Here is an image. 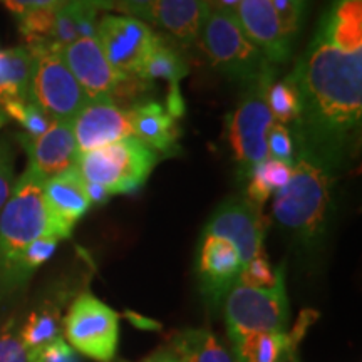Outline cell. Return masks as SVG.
<instances>
[{"mask_svg": "<svg viewBox=\"0 0 362 362\" xmlns=\"http://www.w3.org/2000/svg\"><path fill=\"white\" fill-rule=\"evenodd\" d=\"M291 76L302 104L293 148L341 170L361 138L362 52H344L315 35Z\"/></svg>", "mask_w": 362, "mask_h": 362, "instance_id": "obj_1", "label": "cell"}, {"mask_svg": "<svg viewBox=\"0 0 362 362\" xmlns=\"http://www.w3.org/2000/svg\"><path fill=\"white\" fill-rule=\"evenodd\" d=\"M336 168L305 151H296L292 176L275 193L272 216L275 225L297 243L314 250L322 242L334 214Z\"/></svg>", "mask_w": 362, "mask_h": 362, "instance_id": "obj_2", "label": "cell"}, {"mask_svg": "<svg viewBox=\"0 0 362 362\" xmlns=\"http://www.w3.org/2000/svg\"><path fill=\"white\" fill-rule=\"evenodd\" d=\"M59 235L44 198V180L27 168L0 215V280L13 287L17 262L34 240Z\"/></svg>", "mask_w": 362, "mask_h": 362, "instance_id": "obj_3", "label": "cell"}, {"mask_svg": "<svg viewBox=\"0 0 362 362\" xmlns=\"http://www.w3.org/2000/svg\"><path fill=\"white\" fill-rule=\"evenodd\" d=\"M158 163V155L134 136L81 153L76 168L88 183L99 185L111 194L139 192Z\"/></svg>", "mask_w": 362, "mask_h": 362, "instance_id": "obj_4", "label": "cell"}, {"mask_svg": "<svg viewBox=\"0 0 362 362\" xmlns=\"http://www.w3.org/2000/svg\"><path fill=\"white\" fill-rule=\"evenodd\" d=\"M200 42L211 66L242 84H252L272 67L240 27L232 12L211 8Z\"/></svg>", "mask_w": 362, "mask_h": 362, "instance_id": "obj_5", "label": "cell"}, {"mask_svg": "<svg viewBox=\"0 0 362 362\" xmlns=\"http://www.w3.org/2000/svg\"><path fill=\"white\" fill-rule=\"evenodd\" d=\"M274 67H270L259 79L247 86L238 106L226 116V136L240 168L238 173L243 178H247L253 166L269 158L267 133L274 119L267 103V90L274 83Z\"/></svg>", "mask_w": 362, "mask_h": 362, "instance_id": "obj_6", "label": "cell"}, {"mask_svg": "<svg viewBox=\"0 0 362 362\" xmlns=\"http://www.w3.org/2000/svg\"><path fill=\"white\" fill-rule=\"evenodd\" d=\"M223 315L230 342L250 334H282L288 325V300L284 277L270 288L235 284L223 298Z\"/></svg>", "mask_w": 362, "mask_h": 362, "instance_id": "obj_7", "label": "cell"}, {"mask_svg": "<svg viewBox=\"0 0 362 362\" xmlns=\"http://www.w3.org/2000/svg\"><path fill=\"white\" fill-rule=\"evenodd\" d=\"M34 54L29 98L52 121H72L88 104L61 52L47 47H29Z\"/></svg>", "mask_w": 362, "mask_h": 362, "instance_id": "obj_8", "label": "cell"}, {"mask_svg": "<svg viewBox=\"0 0 362 362\" xmlns=\"http://www.w3.org/2000/svg\"><path fill=\"white\" fill-rule=\"evenodd\" d=\"M67 341L81 354L98 362H111L117 347V314L90 293L74 300L64 319Z\"/></svg>", "mask_w": 362, "mask_h": 362, "instance_id": "obj_9", "label": "cell"}, {"mask_svg": "<svg viewBox=\"0 0 362 362\" xmlns=\"http://www.w3.org/2000/svg\"><path fill=\"white\" fill-rule=\"evenodd\" d=\"M155 35L146 22L129 16H104L98 21L96 39L117 78L139 74Z\"/></svg>", "mask_w": 362, "mask_h": 362, "instance_id": "obj_10", "label": "cell"}, {"mask_svg": "<svg viewBox=\"0 0 362 362\" xmlns=\"http://www.w3.org/2000/svg\"><path fill=\"white\" fill-rule=\"evenodd\" d=\"M265 228L267 221L262 208L253 205L245 197H232L211 214L203 233L232 242L243 267L255 257L264 255Z\"/></svg>", "mask_w": 362, "mask_h": 362, "instance_id": "obj_11", "label": "cell"}, {"mask_svg": "<svg viewBox=\"0 0 362 362\" xmlns=\"http://www.w3.org/2000/svg\"><path fill=\"white\" fill-rule=\"evenodd\" d=\"M72 131L79 155L93 151L133 136L131 112L112 99L88 103L72 119Z\"/></svg>", "mask_w": 362, "mask_h": 362, "instance_id": "obj_12", "label": "cell"}, {"mask_svg": "<svg viewBox=\"0 0 362 362\" xmlns=\"http://www.w3.org/2000/svg\"><path fill=\"white\" fill-rule=\"evenodd\" d=\"M240 270L242 260L232 242L215 235H202L197 272L208 304L215 307L223 300L230 288L237 284Z\"/></svg>", "mask_w": 362, "mask_h": 362, "instance_id": "obj_13", "label": "cell"}, {"mask_svg": "<svg viewBox=\"0 0 362 362\" xmlns=\"http://www.w3.org/2000/svg\"><path fill=\"white\" fill-rule=\"evenodd\" d=\"M19 141L29 156V166L44 181L76 166L79 151L76 146L72 121H52L47 131L35 138L21 134Z\"/></svg>", "mask_w": 362, "mask_h": 362, "instance_id": "obj_14", "label": "cell"}, {"mask_svg": "<svg viewBox=\"0 0 362 362\" xmlns=\"http://www.w3.org/2000/svg\"><path fill=\"white\" fill-rule=\"evenodd\" d=\"M240 27L270 64H284L292 52V40L284 34L272 0H242L235 11Z\"/></svg>", "mask_w": 362, "mask_h": 362, "instance_id": "obj_15", "label": "cell"}, {"mask_svg": "<svg viewBox=\"0 0 362 362\" xmlns=\"http://www.w3.org/2000/svg\"><path fill=\"white\" fill-rule=\"evenodd\" d=\"M61 56L84 90L88 103L111 99L117 74L104 57L96 37L79 39L66 45Z\"/></svg>", "mask_w": 362, "mask_h": 362, "instance_id": "obj_16", "label": "cell"}, {"mask_svg": "<svg viewBox=\"0 0 362 362\" xmlns=\"http://www.w3.org/2000/svg\"><path fill=\"white\" fill-rule=\"evenodd\" d=\"M44 198L61 238H69L72 226L88 214L90 202L76 166L44 181Z\"/></svg>", "mask_w": 362, "mask_h": 362, "instance_id": "obj_17", "label": "cell"}, {"mask_svg": "<svg viewBox=\"0 0 362 362\" xmlns=\"http://www.w3.org/2000/svg\"><path fill=\"white\" fill-rule=\"evenodd\" d=\"M133 136L151 148L158 156L178 151L180 128L165 106L156 101H141L129 107Z\"/></svg>", "mask_w": 362, "mask_h": 362, "instance_id": "obj_18", "label": "cell"}, {"mask_svg": "<svg viewBox=\"0 0 362 362\" xmlns=\"http://www.w3.org/2000/svg\"><path fill=\"white\" fill-rule=\"evenodd\" d=\"M210 11L206 0H158L155 24L180 45L189 47L200 40Z\"/></svg>", "mask_w": 362, "mask_h": 362, "instance_id": "obj_19", "label": "cell"}, {"mask_svg": "<svg viewBox=\"0 0 362 362\" xmlns=\"http://www.w3.org/2000/svg\"><path fill=\"white\" fill-rule=\"evenodd\" d=\"M315 35L344 52H362V0H332Z\"/></svg>", "mask_w": 362, "mask_h": 362, "instance_id": "obj_20", "label": "cell"}, {"mask_svg": "<svg viewBox=\"0 0 362 362\" xmlns=\"http://www.w3.org/2000/svg\"><path fill=\"white\" fill-rule=\"evenodd\" d=\"M99 8L89 0H67L56 11L51 44L47 49L61 52L79 39L96 37Z\"/></svg>", "mask_w": 362, "mask_h": 362, "instance_id": "obj_21", "label": "cell"}, {"mask_svg": "<svg viewBox=\"0 0 362 362\" xmlns=\"http://www.w3.org/2000/svg\"><path fill=\"white\" fill-rule=\"evenodd\" d=\"M34 54L29 47L0 49V111L8 103L29 99Z\"/></svg>", "mask_w": 362, "mask_h": 362, "instance_id": "obj_22", "label": "cell"}, {"mask_svg": "<svg viewBox=\"0 0 362 362\" xmlns=\"http://www.w3.org/2000/svg\"><path fill=\"white\" fill-rule=\"evenodd\" d=\"M188 64L183 56L168 39L163 35H155L146 61L139 71V78L144 81L165 79L171 86H178L181 79L187 78Z\"/></svg>", "mask_w": 362, "mask_h": 362, "instance_id": "obj_23", "label": "cell"}, {"mask_svg": "<svg viewBox=\"0 0 362 362\" xmlns=\"http://www.w3.org/2000/svg\"><path fill=\"white\" fill-rule=\"evenodd\" d=\"M171 351L181 362H233V356L210 330L194 329L180 332Z\"/></svg>", "mask_w": 362, "mask_h": 362, "instance_id": "obj_24", "label": "cell"}, {"mask_svg": "<svg viewBox=\"0 0 362 362\" xmlns=\"http://www.w3.org/2000/svg\"><path fill=\"white\" fill-rule=\"evenodd\" d=\"M292 176V166L287 163L267 158L247 175L245 198L255 206L262 208L274 193L284 188Z\"/></svg>", "mask_w": 362, "mask_h": 362, "instance_id": "obj_25", "label": "cell"}, {"mask_svg": "<svg viewBox=\"0 0 362 362\" xmlns=\"http://www.w3.org/2000/svg\"><path fill=\"white\" fill-rule=\"evenodd\" d=\"M232 347L235 362H279L293 352L287 332L250 334Z\"/></svg>", "mask_w": 362, "mask_h": 362, "instance_id": "obj_26", "label": "cell"}, {"mask_svg": "<svg viewBox=\"0 0 362 362\" xmlns=\"http://www.w3.org/2000/svg\"><path fill=\"white\" fill-rule=\"evenodd\" d=\"M267 103H269L272 119H275V123L284 126L297 123L302 110L300 93L291 74L270 84L267 90Z\"/></svg>", "mask_w": 362, "mask_h": 362, "instance_id": "obj_27", "label": "cell"}, {"mask_svg": "<svg viewBox=\"0 0 362 362\" xmlns=\"http://www.w3.org/2000/svg\"><path fill=\"white\" fill-rule=\"evenodd\" d=\"M8 119L19 123L25 129L24 134L30 136V138L45 133L52 123L51 117L45 115L30 98L24 99V101H13L6 104L2 111H0V123Z\"/></svg>", "mask_w": 362, "mask_h": 362, "instance_id": "obj_28", "label": "cell"}, {"mask_svg": "<svg viewBox=\"0 0 362 362\" xmlns=\"http://www.w3.org/2000/svg\"><path fill=\"white\" fill-rule=\"evenodd\" d=\"M54 19H56V8H37L17 17L19 33L27 44L25 47H49Z\"/></svg>", "mask_w": 362, "mask_h": 362, "instance_id": "obj_29", "label": "cell"}, {"mask_svg": "<svg viewBox=\"0 0 362 362\" xmlns=\"http://www.w3.org/2000/svg\"><path fill=\"white\" fill-rule=\"evenodd\" d=\"M59 242H61V240L57 237H52V235L34 240V242L22 252L21 259L17 262L16 275H13V287L24 284L40 265L51 259L52 253L56 252Z\"/></svg>", "mask_w": 362, "mask_h": 362, "instance_id": "obj_30", "label": "cell"}, {"mask_svg": "<svg viewBox=\"0 0 362 362\" xmlns=\"http://www.w3.org/2000/svg\"><path fill=\"white\" fill-rule=\"evenodd\" d=\"M59 336L57 314L51 310L34 312L21 332V341L29 349H39Z\"/></svg>", "mask_w": 362, "mask_h": 362, "instance_id": "obj_31", "label": "cell"}, {"mask_svg": "<svg viewBox=\"0 0 362 362\" xmlns=\"http://www.w3.org/2000/svg\"><path fill=\"white\" fill-rule=\"evenodd\" d=\"M284 277V269L274 270L265 255H259L242 267L238 275V284L252 288H270Z\"/></svg>", "mask_w": 362, "mask_h": 362, "instance_id": "obj_32", "label": "cell"}, {"mask_svg": "<svg viewBox=\"0 0 362 362\" xmlns=\"http://www.w3.org/2000/svg\"><path fill=\"white\" fill-rule=\"evenodd\" d=\"M267 149H269V158L272 160L287 163L292 166L296 148H293L291 129L279 123L272 124L269 133H267Z\"/></svg>", "mask_w": 362, "mask_h": 362, "instance_id": "obj_33", "label": "cell"}, {"mask_svg": "<svg viewBox=\"0 0 362 362\" xmlns=\"http://www.w3.org/2000/svg\"><path fill=\"white\" fill-rule=\"evenodd\" d=\"M272 6L277 12L284 34L292 40L300 27L305 0H272Z\"/></svg>", "mask_w": 362, "mask_h": 362, "instance_id": "obj_34", "label": "cell"}, {"mask_svg": "<svg viewBox=\"0 0 362 362\" xmlns=\"http://www.w3.org/2000/svg\"><path fill=\"white\" fill-rule=\"evenodd\" d=\"M0 362H37V352L29 349L21 337L7 334L0 339Z\"/></svg>", "mask_w": 362, "mask_h": 362, "instance_id": "obj_35", "label": "cell"}, {"mask_svg": "<svg viewBox=\"0 0 362 362\" xmlns=\"http://www.w3.org/2000/svg\"><path fill=\"white\" fill-rule=\"evenodd\" d=\"M13 185V156L11 144L0 139V208L6 205Z\"/></svg>", "mask_w": 362, "mask_h": 362, "instance_id": "obj_36", "label": "cell"}, {"mask_svg": "<svg viewBox=\"0 0 362 362\" xmlns=\"http://www.w3.org/2000/svg\"><path fill=\"white\" fill-rule=\"evenodd\" d=\"M35 352H37V362H78L72 347L67 346L61 336L35 349Z\"/></svg>", "mask_w": 362, "mask_h": 362, "instance_id": "obj_37", "label": "cell"}, {"mask_svg": "<svg viewBox=\"0 0 362 362\" xmlns=\"http://www.w3.org/2000/svg\"><path fill=\"white\" fill-rule=\"evenodd\" d=\"M115 8H119L129 17L143 22H155V11L158 0H112Z\"/></svg>", "mask_w": 362, "mask_h": 362, "instance_id": "obj_38", "label": "cell"}, {"mask_svg": "<svg viewBox=\"0 0 362 362\" xmlns=\"http://www.w3.org/2000/svg\"><path fill=\"white\" fill-rule=\"evenodd\" d=\"M13 16L19 17L22 13L37 11V8H57L62 7L67 0H0Z\"/></svg>", "mask_w": 362, "mask_h": 362, "instance_id": "obj_39", "label": "cell"}, {"mask_svg": "<svg viewBox=\"0 0 362 362\" xmlns=\"http://www.w3.org/2000/svg\"><path fill=\"white\" fill-rule=\"evenodd\" d=\"M165 107L168 110V112L175 117V119H178V117L185 115V101H183V96H181V90L178 86H171L168 98H166Z\"/></svg>", "mask_w": 362, "mask_h": 362, "instance_id": "obj_40", "label": "cell"}, {"mask_svg": "<svg viewBox=\"0 0 362 362\" xmlns=\"http://www.w3.org/2000/svg\"><path fill=\"white\" fill-rule=\"evenodd\" d=\"M84 189H86V194H88L90 205H93V203H96V205H103V203H106L111 198V194L107 193V189L99 187V185L84 181Z\"/></svg>", "mask_w": 362, "mask_h": 362, "instance_id": "obj_41", "label": "cell"}, {"mask_svg": "<svg viewBox=\"0 0 362 362\" xmlns=\"http://www.w3.org/2000/svg\"><path fill=\"white\" fill-rule=\"evenodd\" d=\"M242 0H208V6L211 8H216V11H225L235 13Z\"/></svg>", "mask_w": 362, "mask_h": 362, "instance_id": "obj_42", "label": "cell"}, {"mask_svg": "<svg viewBox=\"0 0 362 362\" xmlns=\"http://www.w3.org/2000/svg\"><path fill=\"white\" fill-rule=\"evenodd\" d=\"M146 362H181V361L178 359V356L170 349L168 352H158V354L153 356L151 359H148Z\"/></svg>", "mask_w": 362, "mask_h": 362, "instance_id": "obj_43", "label": "cell"}, {"mask_svg": "<svg viewBox=\"0 0 362 362\" xmlns=\"http://www.w3.org/2000/svg\"><path fill=\"white\" fill-rule=\"evenodd\" d=\"M89 2H93L94 6L98 8H101V11H110V8H115V2L112 0H89Z\"/></svg>", "mask_w": 362, "mask_h": 362, "instance_id": "obj_44", "label": "cell"}, {"mask_svg": "<svg viewBox=\"0 0 362 362\" xmlns=\"http://www.w3.org/2000/svg\"><path fill=\"white\" fill-rule=\"evenodd\" d=\"M206 2H208V0H206Z\"/></svg>", "mask_w": 362, "mask_h": 362, "instance_id": "obj_45", "label": "cell"}]
</instances>
